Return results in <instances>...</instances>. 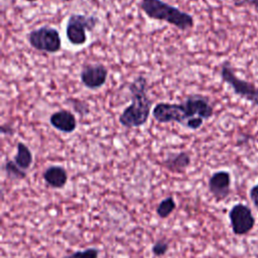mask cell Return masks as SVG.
I'll return each instance as SVG.
<instances>
[{
  "label": "cell",
  "mask_w": 258,
  "mask_h": 258,
  "mask_svg": "<svg viewBox=\"0 0 258 258\" xmlns=\"http://www.w3.org/2000/svg\"><path fill=\"white\" fill-rule=\"evenodd\" d=\"M190 164V156L186 151L169 153L162 161V165L169 171L181 173Z\"/></svg>",
  "instance_id": "obj_11"
},
{
  "label": "cell",
  "mask_w": 258,
  "mask_h": 258,
  "mask_svg": "<svg viewBox=\"0 0 258 258\" xmlns=\"http://www.w3.org/2000/svg\"><path fill=\"white\" fill-rule=\"evenodd\" d=\"M250 199H251L254 207L258 210V183L251 187V189H250Z\"/></svg>",
  "instance_id": "obj_20"
},
{
  "label": "cell",
  "mask_w": 258,
  "mask_h": 258,
  "mask_svg": "<svg viewBox=\"0 0 258 258\" xmlns=\"http://www.w3.org/2000/svg\"><path fill=\"white\" fill-rule=\"evenodd\" d=\"M61 1H64V2H70V1H72V0H61Z\"/></svg>",
  "instance_id": "obj_23"
},
{
  "label": "cell",
  "mask_w": 258,
  "mask_h": 258,
  "mask_svg": "<svg viewBox=\"0 0 258 258\" xmlns=\"http://www.w3.org/2000/svg\"><path fill=\"white\" fill-rule=\"evenodd\" d=\"M229 219L232 231L235 235L243 236L252 231L255 226V219L249 207L237 204L229 212Z\"/></svg>",
  "instance_id": "obj_7"
},
{
  "label": "cell",
  "mask_w": 258,
  "mask_h": 258,
  "mask_svg": "<svg viewBox=\"0 0 258 258\" xmlns=\"http://www.w3.org/2000/svg\"><path fill=\"white\" fill-rule=\"evenodd\" d=\"M50 125L59 132L72 133L77 128V119L75 115L68 110H58L49 117Z\"/></svg>",
  "instance_id": "obj_10"
},
{
  "label": "cell",
  "mask_w": 258,
  "mask_h": 258,
  "mask_svg": "<svg viewBox=\"0 0 258 258\" xmlns=\"http://www.w3.org/2000/svg\"><path fill=\"white\" fill-rule=\"evenodd\" d=\"M1 132H2V134H4V135H13V132H14V130H13V128H12V126L11 125H8V124H3L2 126H1Z\"/></svg>",
  "instance_id": "obj_21"
},
{
  "label": "cell",
  "mask_w": 258,
  "mask_h": 258,
  "mask_svg": "<svg viewBox=\"0 0 258 258\" xmlns=\"http://www.w3.org/2000/svg\"><path fill=\"white\" fill-rule=\"evenodd\" d=\"M221 77L234 90L235 94L258 106V88L251 83L237 78L228 61L224 62L221 68Z\"/></svg>",
  "instance_id": "obj_6"
},
{
  "label": "cell",
  "mask_w": 258,
  "mask_h": 258,
  "mask_svg": "<svg viewBox=\"0 0 258 258\" xmlns=\"http://www.w3.org/2000/svg\"><path fill=\"white\" fill-rule=\"evenodd\" d=\"M175 209V202L172 197H167L163 199L156 208V213L159 218H167Z\"/></svg>",
  "instance_id": "obj_14"
},
{
  "label": "cell",
  "mask_w": 258,
  "mask_h": 258,
  "mask_svg": "<svg viewBox=\"0 0 258 258\" xmlns=\"http://www.w3.org/2000/svg\"><path fill=\"white\" fill-rule=\"evenodd\" d=\"M82 84L90 89L97 90L102 88L108 78V69L102 63H87L83 67L81 74Z\"/></svg>",
  "instance_id": "obj_8"
},
{
  "label": "cell",
  "mask_w": 258,
  "mask_h": 258,
  "mask_svg": "<svg viewBox=\"0 0 258 258\" xmlns=\"http://www.w3.org/2000/svg\"><path fill=\"white\" fill-rule=\"evenodd\" d=\"M168 242L165 240H157L152 246V253L154 256H162L168 250Z\"/></svg>",
  "instance_id": "obj_18"
},
{
  "label": "cell",
  "mask_w": 258,
  "mask_h": 258,
  "mask_svg": "<svg viewBox=\"0 0 258 258\" xmlns=\"http://www.w3.org/2000/svg\"><path fill=\"white\" fill-rule=\"evenodd\" d=\"M28 42L34 49L48 53H55L61 48L59 32L51 26H41L28 33Z\"/></svg>",
  "instance_id": "obj_5"
},
{
  "label": "cell",
  "mask_w": 258,
  "mask_h": 258,
  "mask_svg": "<svg viewBox=\"0 0 258 258\" xmlns=\"http://www.w3.org/2000/svg\"><path fill=\"white\" fill-rule=\"evenodd\" d=\"M99 250L97 248H88L83 251H76L62 258H98Z\"/></svg>",
  "instance_id": "obj_17"
},
{
  "label": "cell",
  "mask_w": 258,
  "mask_h": 258,
  "mask_svg": "<svg viewBox=\"0 0 258 258\" xmlns=\"http://www.w3.org/2000/svg\"><path fill=\"white\" fill-rule=\"evenodd\" d=\"M43 179L47 185L53 188H61L68 181V172L62 166L51 165L44 170Z\"/></svg>",
  "instance_id": "obj_12"
},
{
  "label": "cell",
  "mask_w": 258,
  "mask_h": 258,
  "mask_svg": "<svg viewBox=\"0 0 258 258\" xmlns=\"http://www.w3.org/2000/svg\"><path fill=\"white\" fill-rule=\"evenodd\" d=\"M17 153L14 156V162L23 170L30 167L32 163V153L27 145L22 142H18L16 145Z\"/></svg>",
  "instance_id": "obj_13"
},
{
  "label": "cell",
  "mask_w": 258,
  "mask_h": 258,
  "mask_svg": "<svg viewBox=\"0 0 258 258\" xmlns=\"http://www.w3.org/2000/svg\"><path fill=\"white\" fill-rule=\"evenodd\" d=\"M99 19L94 15L73 13L67 21L66 34L68 40L73 45H83L87 42L86 31H93Z\"/></svg>",
  "instance_id": "obj_4"
},
{
  "label": "cell",
  "mask_w": 258,
  "mask_h": 258,
  "mask_svg": "<svg viewBox=\"0 0 258 258\" xmlns=\"http://www.w3.org/2000/svg\"><path fill=\"white\" fill-rule=\"evenodd\" d=\"M141 10L151 19L165 21L179 30L192 28L194 17L162 0H141Z\"/></svg>",
  "instance_id": "obj_3"
},
{
  "label": "cell",
  "mask_w": 258,
  "mask_h": 258,
  "mask_svg": "<svg viewBox=\"0 0 258 258\" xmlns=\"http://www.w3.org/2000/svg\"><path fill=\"white\" fill-rule=\"evenodd\" d=\"M231 175L226 170L214 172L209 179V190L219 202L225 200L230 194Z\"/></svg>",
  "instance_id": "obj_9"
},
{
  "label": "cell",
  "mask_w": 258,
  "mask_h": 258,
  "mask_svg": "<svg viewBox=\"0 0 258 258\" xmlns=\"http://www.w3.org/2000/svg\"><path fill=\"white\" fill-rule=\"evenodd\" d=\"M24 1H27V2H34V1H37V0H24Z\"/></svg>",
  "instance_id": "obj_22"
},
{
  "label": "cell",
  "mask_w": 258,
  "mask_h": 258,
  "mask_svg": "<svg viewBox=\"0 0 258 258\" xmlns=\"http://www.w3.org/2000/svg\"><path fill=\"white\" fill-rule=\"evenodd\" d=\"M4 169L7 173V175L10 178H15V179H23L26 176L25 170L21 169L15 162L14 160H7L4 165Z\"/></svg>",
  "instance_id": "obj_15"
},
{
  "label": "cell",
  "mask_w": 258,
  "mask_h": 258,
  "mask_svg": "<svg viewBox=\"0 0 258 258\" xmlns=\"http://www.w3.org/2000/svg\"><path fill=\"white\" fill-rule=\"evenodd\" d=\"M147 79L143 76L136 77L129 84L132 103L127 106L119 117V122L126 128H136L144 125L150 115L152 101L147 94Z\"/></svg>",
  "instance_id": "obj_2"
},
{
  "label": "cell",
  "mask_w": 258,
  "mask_h": 258,
  "mask_svg": "<svg viewBox=\"0 0 258 258\" xmlns=\"http://www.w3.org/2000/svg\"><path fill=\"white\" fill-rule=\"evenodd\" d=\"M152 114L158 123L176 122L187 129L197 130L202 127L204 120L213 116L214 108L207 97L192 94L178 104L158 103L154 106Z\"/></svg>",
  "instance_id": "obj_1"
},
{
  "label": "cell",
  "mask_w": 258,
  "mask_h": 258,
  "mask_svg": "<svg viewBox=\"0 0 258 258\" xmlns=\"http://www.w3.org/2000/svg\"><path fill=\"white\" fill-rule=\"evenodd\" d=\"M67 104H69L70 106H72V108L81 116H86L89 114L90 110H89V105L83 101V100H79V99H68L67 100Z\"/></svg>",
  "instance_id": "obj_16"
},
{
  "label": "cell",
  "mask_w": 258,
  "mask_h": 258,
  "mask_svg": "<svg viewBox=\"0 0 258 258\" xmlns=\"http://www.w3.org/2000/svg\"><path fill=\"white\" fill-rule=\"evenodd\" d=\"M235 6L251 5L258 11V0H232Z\"/></svg>",
  "instance_id": "obj_19"
}]
</instances>
